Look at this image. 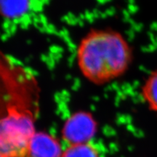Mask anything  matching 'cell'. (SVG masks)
Instances as JSON below:
<instances>
[{"label":"cell","mask_w":157,"mask_h":157,"mask_svg":"<svg viewBox=\"0 0 157 157\" xmlns=\"http://www.w3.org/2000/svg\"><path fill=\"white\" fill-rule=\"evenodd\" d=\"M96 132V123L93 117L86 112L71 116L63 128V138L68 146L91 142Z\"/></svg>","instance_id":"cell-2"},{"label":"cell","mask_w":157,"mask_h":157,"mask_svg":"<svg viewBox=\"0 0 157 157\" xmlns=\"http://www.w3.org/2000/svg\"><path fill=\"white\" fill-rule=\"evenodd\" d=\"M61 157H101L99 150L92 142L68 146Z\"/></svg>","instance_id":"cell-6"},{"label":"cell","mask_w":157,"mask_h":157,"mask_svg":"<svg viewBox=\"0 0 157 157\" xmlns=\"http://www.w3.org/2000/svg\"><path fill=\"white\" fill-rule=\"evenodd\" d=\"M32 7V0H0V14L7 19L23 17Z\"/></svg>","instance_id":"cell-4"},{"label":"cell","mask_w":157,"mask_h":157,"mask_svg":"<svg viewBox=\"0 0 157 157\" xmlns=\"http://www.w3.org/2000/svg\"><path fill=\"white\" fill-rule=\"evenodd\" d=\"M76 56L84 77L93 83L103 84L126 71L132 52L120 34L111 30H96L83 38Z\"/></svg>","instance_id":"cell-1"},{"label":"cell","mask_w":157,"mask_h":157,"mask_svg":"<svg viewBox=\"0 0 157 157\" xmlns=\"http://www.w3.org/2000/svg\"><path fill=\"white\" fill-rule=\"evenodd\" d=\"M63 150L56 137L44 132H36L29 144L27 157H61Z\"/></svg>","instance_id":"cell-3"},{"label":"cell","mask_w":157,"mask_h":157,"mask_svg":"<svg viewBox=\"0 0 157 157\" xmlns=\"http://www.w3.org/2000/svg\"><path fill=\"white\" fill-rule=\"evenodd\" d=\"M0 157H4V156H0Z\"/></svg>","instance_id":"cell-7"},{"label":"cell","mask_w":157,"mask_h":157,"mask_svg":"<svg viewBox=\"0 0 157 157\" xmlns=\"http://www.w3.org/2000/svg\"><path fill=\"white\" fill-rule=\"evenodd\" d=\"M142 96L146 105L157 113V70L152 72L143 84Z\"/></svg>","instance_id":"cell-5"}]
</instances>
